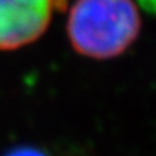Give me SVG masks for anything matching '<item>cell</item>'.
I'll list each match as a JSON object with an SVG mask.
<instances>
[{
	"label": "cell",
	"instance_id": "cell-2",
	"mask_svg": "<svg viewBox=\"0 0 156 156\" xmlns=\"http://www.w3.org/2000/svg\"><path fill=\"white\" fill-rule=\"evenodd\" d=\"M55 0H0V51L39 39L52 19Z\"/></svg>",
	"mask_w": 156,
	"mask_h": 156
},
{
	"label": "cell",
	"instance_id": "cell-1",
	"mask_svg": "<svg viewBox=\"0 0 156 156\" xmlns=\"http://www.w3.org/2000/svg\"><path fill=\"white\" fill-rule=\"evenodd\" d=\"M142 17L134 0H75L67 34L73 49L91 59H112L134 44Z\"/></svg>",
	"mask_w": 156,
	"mask_h": 156
},
{
	"label": "cell",
	"instance_id": "cell-3",
	"mask_svg": "<svg viewBox=\"0 0 156 156\" xmlns=\"http://www.w3.org/2000/svg\"><path fill=\"white\" fill-rule=\"evenodd\" d=\"M2 156H54V153L38 145H19L10 147Z\"/></svg>",
	"mask_w": 156,
	"mask_h": 156
}]
</instances>
